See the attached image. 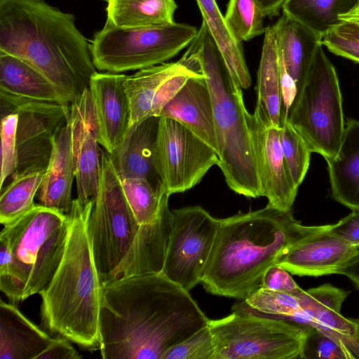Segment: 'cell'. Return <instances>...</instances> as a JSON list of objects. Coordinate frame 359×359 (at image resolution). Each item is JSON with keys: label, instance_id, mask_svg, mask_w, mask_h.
Segmentation results:
<instances>
[{"label": "cell", "instance_id": "6da1fadb", "mask_svg": "<svg viewBox=\"0 0 359 359\" xmlns=\"http://www.w3.org/2000/svg\"><path fill=\"white\" fill-rule=\"evenodd\" d=\"M209 320L162 273L111 280L102 283L99 349L103 359H162Z\"/></svg>", "mask_w": 359, "mask_h": 359}, {"label": "cell", "instance_id": "7a4b0ae2", "mask_svg": "<svg viewBox=\"0 0 359 359\" xmlns=\"http://www.w3.org/2000/svg\"><path fill=\"white\" fill-rule=\"evenodd\" d=\"M0 51L41 73L65 105L88 88L97 72L74 15L45 0H0Z\"/></svg>", "mask_w": 359, "mask_h": 359}, {"label": "cell", "instance_id": "3957f363", "mask_svg": "<svg viewBox=\"0 0 359 359\" xmlns=\"http://www.w3.org/2000/svg\"><path fill=\"white\" fill-rule=\"evenodd\" d=\"M328 226H304L291 210L269 204L220 219L201 283L212 294L244 300L287 249Z\"/></svg>", "mask_w": 359, "mask_h": 359}, {"label": "cell", "instance_id": "277c9868", "mask_svg": "<svg viewBox=\"0 0 359 359\" xmlns=\"http://www.w3.org/2000/svg\"><path fill=\"white\" fill-rule=\"evenodd\" d=\"M94 199L85 205L73 200L62 259L52 279L39 294L42 327L83 348L100 346V313L102 283L88 230Z\"/></svg>", "mask_w": 359, "mask_h": 359}, {"label": "cell", "instance_id": "5b68a950", "mask_svg": "<svg viewBox=\"0 0 359 359\" xmlns=\"http://www.w3.org/2000/svg\"><path fill=\"white\" fill-rule=\"evenodd\" d=\"M178 62L205 78L212 101L218 166L226 184L248 198L263 196L242 88L203 22Z\"/></svg>", "mask_w": 359, "mask_h": 359}, {"label": "cell", "instance_id": "8992f818", "mask_svg": "<svg viewBox=\"0 0 359 359\" xmlns=\"http://www.w3.org/2000/svg\"><path fill=\"white\" fill-rule=\"evenodd\" d=\"M70 219L61 211L35 204L4 225L0 238L11 255L10 274L0 290L13 304L39 294L55 274L65 252Z\"/></svg>", "mask_w": 359, "mask_h": 359}, {"label": "cell", "instance_id": "52a82bcc", "mask_svg": "<svg viewBox=\"0 0 359 359\" xmlns=\"http://www.w3.org/2000/svg\"><path fill=\"white\" fill-rule=\"evenodd\" d=\"M311 152L326 161L339 151L344 132L342 95L336 69L320 45L287 120Z\"/></svg>", "mask_w": 359, "mask_h": 359}, {"label": "cell", "instance_id": "ba28073f", "mask_svg": "<svg viewBox=\"0 0 359 359\" xmlns=\"http://www.w3.org/2000/svg\"><path fill=\"white\" fill-rule=\"evenodd\" d=\"M215 359L300 358L303 329L259 313L243 300L223 318L210 320Z\"/></svg>", "mask_w": 359, "mask_h": 359}, {"label": "cell", "instance_id": "9c48e42d", "mask_svg": "<svg viewBox=\"0 0 359 359\" xmlns=\"http://www.w3.org/2000/svg\"><path fill=\"white\" fill-rule=\"evenodd\" d=\"M198 32L189 25L121 28L106 21L90 46L96 69L119 74L160 65L188 46Z\"/></svg>", "mask_w": 359, "mask_h": 359}, {"label": "cell", "instance_id": "30bf717a", "mask_svg": "<svg viewBox=\"0 0 359 359\" xmlns=\"http://www.w3.org/2000/svg\"><path fill=\"white\" fill-rule=\"evenodd\" d=\"M99 190L88 219V230L101 281L119 264L140 224L125 196L109 154L101 149Z\"/></svg>", "mask_w": 359, "mask_h": 359}, {"label": "cell", "instance_id": "8fae6325", "mask_svg": "<svg viewBox=\"0 0 359 359\" xmlns=\"http://www.w3.org/2000/svg\"><path fill=\"white\" fill-rule=\"evenodd\" d=\"M172 212V227L161 273L189 292L203 280L220 219L196 205Z\"/></svg>", "mask_w": 359, "mask_h": 359}, {"label": "cell", "instance_id": "7c38bea8", "mask_svg": "<svg viewBox=\"0 0 359 359\" xmlns=\"http://www.w3.org/2000/svg\"><path fill=\"white\" fill-rule=\"evenodd\" d=\"M69 107L0 90L1 118L11 113L18 115V162L12 178L46 169L53 151L55 135L67 121Z\"/></svg>", "mask_w": 359, "mask_h": 359}, {"label": "cell", "instance_id": "4fadbf2b", "mask_svg": "<svg viewBox=\"0 0 359 359\" xmlns=\"http://www.w3.org/2000/svg\"><path fill=\"white\" fill-rule=\"evenodd\" d=\"M219 163L217 151L189 128L159 116L155 168L169 195L191 189Z\"/></svg>", "mask_w": 359, "mask_h": 359}, {"label": "cell", "instance_id": "5bb4252c", "mask_svg": "<svg viewBox=\"0 0 359 359\" xmlns=\"http://www.w3.org/2000/svg\"><path fill=\"white\" fill-rule=\"evenodd\" d=\"M68 120L72 132L76 198L81 204L85 205L97 196L101 172L97 120L88 88L71 102Z\"/></svg>", "mask_w": 359, "mask_h": 359}, {"label": "cell", "instance_id": "9a60e30c", "mask_svg": "<svg viewBox=\"0 0 359 359\" xmlns=\"http://www.w3.org/2000/svg\"><path fill=\"white\" fill-rule=\"evenodd\" d=\"M259 182L268 204L291 210L298 188L291 177L282 152L279 128L269 124L259 110L248 116Z\"/></svg>", "mask_w": 359, "mask_h": 359}, {"label": "cell", "instance_id": "2e32d148", "mask_svg": "<svg viewBox=\"0 0 359 359\" xmlns=\"http://www.w3.org/2000/svg\"><path fill=\"white\" fill-rule=\"evenodd\" d=\"M126 76L95 72L88 85L97 120V140L109 154L129 128L130 107L124 85Z\"/></svg>", "mask_w": 359, "mask_h": 359}, {"label": "cell", "instance_id": "e0dca14e", "mask_svg": "<svg viewBox=\"0 0 359 359\" xmlns=\"http://www.w3.org/2000/svg\"><path fill=\"white\" fill-rule=\"evenodd\" d=\"M169 196L168 193L164 195L153 221L140 225L123 259L102 283L129 276L161 273L173 222Z\"/></svg>", "mask_w": 359, "mask_h": 359}, {"label": "cell", "instance_id": "ac0fdd59", "mask_svg": "<svg viewBox=\"0 0 359 359\" xmlns=\"http://www.w3.org/2000/svg\"><path fill=\"white\" fill-rule=\"evenodd\" d=\"M330 226L294 244L282 255L277 264L299 276L334 273L356 247L332 233Z\"/></svg>", "mask_w": 359, "mask_h": 359}, {"label": "cell", "instance_id": "d6986e66", "mask_svg": "<svg viewBox=\"0 0 359 359\" xmlns=\"http://www.w3.org/2000/svg\"><path fill=\"white\" fill-rule=\"evenodd\" d=\"M159 116H150L129 127L111 154L114 168L123 180L140 177L157 187L164 186L155 168V150Z\"/></svg>", "mask_w": 359, "mask_h": 359}, {"label": "cell", "instance_id": "ffe728a7", "mask_svg": "<svg viewBox=\"0 0 359 359\" xmlns=\"http://www.w3.org/2000/svg\"><path fill=\"white\" fill-rule=\"evenodd\" d=\"M159 116L181 123L218 154L212 97L203 75L190 77Z\"/></svg>", "mask_w": 359, "mask_h": 359}, {"label": "cell", "instance_id": "44dd1931", "mask_svg": "<svg viewBox=\"0 0 359 359\" xmlns=\"http://www.w3.org/2000/svg\"><path fill=\"white\" fill-rule=\"evenodd\" d=\"M68 119L55 135L52 154L38 191L40 204L66 215L72 208V187L75 177Z\"/></svg>", "mask_w": 359, "mask_h": 359}, {"label": "cell", "instance_id": "7402d4cb", "mask_svg": "<svg viewBox=\"0 0 359 359\" xmlns=\"http://www.w3.org/2000/svg\"><path fill=\"white\" fill-rule=\"evenodd\" d=\"M272 28L279 54L295 83L298 94L305 83L318 48L323 45V38L283 13Z\"/></svg>", "mask_w": 359, "mask_h": 359}, {"label": "cell", "instance_id": "603a6c76", "mask_svg": "<svg viewBox=\"0 0 359 359\" xmlns=\"http://www.w3.org/2000/svg\"><path fill=\"white\" fill-rule=\"evenodd\" d=\"M348 294L346 291L325 284L306 291L301 290L296 296L306 323L336 336L346 346L355 334L353 320L341 313Z\"/></svg>", "mask_w": 359, "mask_h": 359}, {"label": "cell", "instance_id": "cb8c5ba5", "mask_svg": "<svg viewBox=\"0 0 359 359\" xmlns=\"http://www.w3.org/2000/svg\"><path fill=\"white\" fill-rule=\"evenodd\" d=\"M326 161L332 198L351 210H359L358 120H348L337 156Z\"/></svg>", "mask_w": 359, "mask_h": 359}, {"label": "cell", "instance_id": "d4e9b609", "mask_svg": "<svg viewBox=\"0 0 359 359\" xmlns=\"http://www.w3.org/2000/svg\"><path fill=\"white\" fill-rule=\"evenodd\" d=\"M53 338L12 303L0 302V358L37 359Z\"/></svg>", "mask_w": 359, "mask_h": 359}, {"label": "cell", "instance_id": "484cf974", "mask_svg": "<svg viewBox=\"0 0 359 359\" xmlns=\"http://www.w3.org/2000/svg\"><path fill=\"white\" fill-rule=\"evenodd\" d=\"M256 108L269 125L279 128L281 118V88L279 52L272 27H267L257 72Z\"/></svg>", "mask_w": 359, "mask_h": 359}, {"label": "cell", "instance_id": "4316f807", "mask_svg": "<svg viewBox=\"0 0 359 359\" xmlns=\"http://www.w3.org/2000/svg\"><path fill=\"white\" fill-rule=\"evenodd\" d=\"M0 90L31 100L64 104L53 85L41 73L21 59L1 51Z\"/></svg>", "mask_w": 359, "mask_h": 359}, {"label": "cell", "instance_id": "83f0119b", "mask_svg": "<svg viewBox=\"0 0 359 359\" xmlns=\"http://www.w3.org/2000/svg\"><path fill=\"white\" fill-rule=\"evenodd\" d=\"M212 37L217 45L229 71L241 88L251 86V77L248 69L241 42L237 39L221 13L215 0H196Z\"/></svg>", "mask_w": 359, "mask_h": 359}, {"label": "cell", "instance_id": "f1b7e54d", "mask_svg": "<svg viewBox=\"0 0 359 359\" xmlns=\"http://www.w3.org/2000/svg\"><path fill=\"white\" fill-rule=\"evenodd\" d=\"M107 20L121 28H143L174 23V0H106Z\"/></svg>", "mask_w": 359, "mask_h": 359}, {"label": "cell", "instance_id": "f546056e", "mask_svg": "<svg viewBox=\"0 0 359 359\" xmlns=\"http://www.w3.org/2000/svg\"><path fill=\"white\" fill-rule=\"evenodd\" d=\"M359 7V0H287L283 13L323 38L342 23L339 16Z\"/></svg>", "mask_w": 359, "mask_h": 359}, {"label": "cell", "instance_id": "4dcf8cb0", "mask_svg": "<svg viewBox=\"0 0 359 359\" xmlns=\"http://www.w3.org/2000/svg\"><path fill=\"white\" fill-rule=\"evenodd\" d=\"M183 67L179 62H163L126 76L124 85L130 107L129 127L150 117L152 103L159 87L166 79Z\"/></svg>", "mask_w": 359, "mask_h": 359}, {"label": "cell", "instance_id": "1f68e13d", "mask_svg": "<svg viewBox=\"0 0 359 359\" xmlns=\"http://www.w3.org/2000/svg\"><path fill=\"white\" fill-rule=\"evenodd\" d=\"M46 170L29 172L12 178L11 182L1 190L0 196V222L10 224L29 212L34 206V198L38 192Z\"/></svg>", "mask_w": 359, "mask_h": 359}, {"label": "cell", "instance_id": "d6a6232c", "mask_svg": "<svg viewBox=\"0 0 359 359\" xmlns=\"http://www.w3.org/2000/svg\"><path fill=\"white\" fill-rule=\"evenodd\" d=\"M121 181L126 200L140 224L153 221L157 216L164 195V186L157 187L140 177Z\"/></svg>", "mask_w": 359, "mask_h": 359}, {"label": "cell", "instance_id": "836d02e7", "mask_svg": "<svg viewBox=\"0 0 359 359\" xmlns=\"http://www.w3.org/2000/svg\"><path fill=\"white\" fill-rule=\"evenodd\" d=\"M264 15L257 0H229L224 18L238 41L264 34Z\"/></svg>", "mask_w": 359, "mask_h": 359}, {"label": "cell", "instance_id": "e575fe53", "mask_svg": "<svg viewBox=\"0 0 359 359\" xmlns=\"http://www.w3.org/2000/svg\"><path fill=\"white\" fill-rule=\"evenodd\" d=\"M300 358L354 359L341 339L311 324L303 328Z\"/></svg>", "mask_w": 359, "mask_h": 359}, {"label": "cell", "instance_id": "d590c367", "mask_svg": "<svg viewBox=\"0 0 359 359\" xmlns=\"http://www.w3.org/2000/svg\"><path fill=\"white\" fill-rule=\"evenodd\" d=\"M279 140L291 177L294 185L299 188L309 168L311 151L287 121L279 128Z\"/></svg>", "mask_w": 359, "mask_h": 359}, {"label": "cell", "instance_id": "8d00e7d4", "mask_svg": "<svg viewBox=\"0 0 359 359\" xmlns=\"http://www.w3.org/2000/svg\"><path fill=\"white\" fill-rule=\"evenodd\" d=\"M215 348L209 325L170 348L162 359H215Z\"/></svg>", "mask_w": 359, "mask_h": 359}, {"label": "cell", "instance_id": "74e56055", "mask_svg": "<svg viewBox=\"0 0 359 359\" xmlns=\"http://www.w3.org/2000/svg\"><path fill=\"white\" fill-rule=\"evenodd\" d=\"M17 123L18 115L15 113L9 114L1 118L0 175L1 190L3 189V185L5 180L14 173L17 167Z\"/></svg>", "mask_w": 359, "mask_h": 359}, {"label": "cell", "instance_id": "f35d334b", "mask_svg": "<svg viewBox=\"0 0 359 359\" xmlns=\"http://www.w3.org/2000/svg\"><path fill=\"white\" fill-rule=\"evenodd\" d=\"M322 43L332 53L359 63V34L351 22L343 21L323 38Z\"/></svg>", "mask_w": 359, "mask_h": 359}, {"label": "cell", "instance_id": "ab89813d", "mask_svg": "<svg viewBox=\"0 0 359 359\" xmlns=\"http://www.w3.org/2000/svg\"><path fill=\"white\" fill-rule=\"evenodd\" d=\"M290 273L279 264H273L265 272L261 287L275 292L296 294L302 289Z\"/></svg>", "mask_w": 359, "mask_h": 359}, {"label": "cell", "instance_id": "60d3db41", "mask_svg": "<svg viewBox=\"0 0 359 359\" xmlns=\"http://www.w3.org/2000/svg\"><path fill=\"white\" fill-rule=\"evenodd\" d=\"M329 231L353 247L359 246V210H352L346 217L334 224Z\"/></svg>", "mask_w": 359, "mask_h": 359}, {"label": "cell", "instance_id": "b9f144b4", "mask_svg": "<svg viewBox=\"0 0 359 359\" xmlns=\"http://www.w3.org/2000/svg\"><path fill=\"white\" fill-rule=\"evenodd\" d=\"M68 339L57 337L53 338L49 346L37 359H79L81 355L72 346Z\"/></svg>", "mask_w": 359, "mask_h": 359}, {"label": "cell", "instance_id": "7bdbcfd3", "mask_svg": "<svg viewBox=\"0 0 359 359\" xmlns=\"http://www.w3.org/2000/svg\"><path fill=\"white\" fill-rule=\"evenodd\" d=\"M334 273L348 277L359 289V246L339 264Z\"/></svg>", "mask_w": 359, "mask_h": 359}, {"label": "cell", "instance_id": "ee69618b", "mask_svg": "<svg viewBox=\"0 0 359 359\" xmlns=\"http://www.w3.org/2000/svg\"><path fill=\"white\" fill-rule=\"evenodd\" d=\"M287 0H257L265 17L273 18L279 14Z\"/></svg>", "mask_w": 359, "mask_h": 359}, {"label": "cell", "instance_id": "f6af8a7d", "mask_svg": "<svg viewBox=\"0 0 359 359\" xmlns=\"http://www.w3.org/2000/svg\"><path fill=\"white\" fill-rule=\"evenodd\" d=\"M355 325V334L346 345L354 359H359V319L353 320Z\"/></svg>", "mask_w": 359, "mask_h": 359}, {"label": "cell", "instance_id": "bcb514c9", "mask_svg": "<svg viewBox=\"0 0 359 359\" xmlns=\"http://www.w3.org/2000/svg\"><path fill=\"white\" fill-rule=\"evenodd\" d=\"M339 18L342 21L352 22L359 25V8H358L348 14L340 15Z\"/></svg>", "mask_w": 359, "mask_h": 359}, {"label": "cell", "instance_id": "7dc6e473", "mask_svg": "<svg viewBox=\"0 0 359 359\" xmlns=\"http://www.w3.org/2000/svg\"><path fill=\"white\" fill-rule=\"evenodd\" d=\"M353 24L355 31L358 33L359 34V25L356 24V23H354V22H350Z\"/></svg>", "mask_w": 359, "mask_h": 359}]
</instances>
